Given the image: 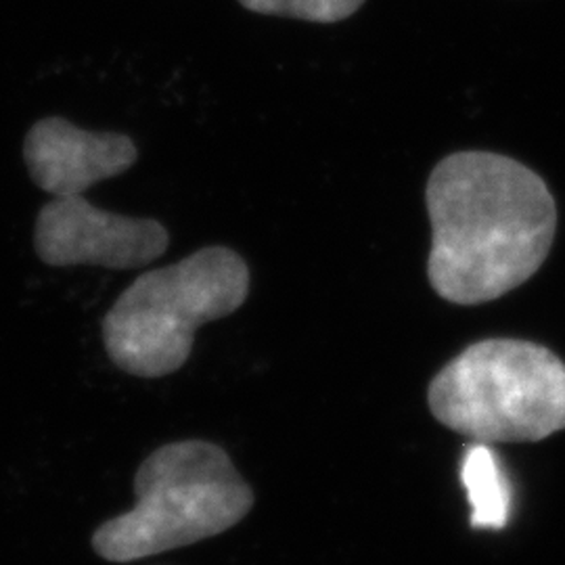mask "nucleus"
<instances>
[{
    "label": "nucleus",
    "instance_id": "obj_3",
    "mask_svg": "<svg viewBox=\"0 0 565 565\" xmlns=\"http://www.w3.org/2000/svg\"><path fill=\"white\" fill-rule=\"evenodd\" d=\"M137 503L99 525L93 548L105 562L130 564L195 545L239 524L254 490L223 446L179 440L153 450L135 476Z\"/></svg>",
    "mask_w": 565,
    "mask_h": 565
},
{
    "label": "nucleus",
    "instance_id": "obj_7",
    "mask_svg": "<svg viewBox=\"0 0 565 565\" xmlns=\"http://www.w3.org/2000/svg\"><path fill=\"white\" fill-rule=\"evenodd\" d=\"M463 484L473 507L471 525L499 530L509 518V486L494 461V455L484 445L469 450L463 465Z\"/></svg>",
    "mask_w": 565,
    "mask_h": 565
},
{
    "label": "nucleus",
    "instance_id": "obj_5",
    "mask_svg": "<svg viewBox=\"0 0 565 565\" xmlns=\"http://www.w3.org/2000/svg\"><path fill=\"white\" fill-rule=\"evenodd\" d=\"M168 245L170 233L162 223L103 210L84 195L53 198L34 224V249L55 268L137 270L163 256Z\"/></svg>",
    "mask_w": 565,
    "mask_h": 565
},
{
    "label": "nucleus",
    "instance_id": "obj_2",
    "mask_svg": "<svg viewBox=\"0 0 565 565\" xmlns=\"http://www.w3.org/2000/svg\"><path fill=\"white\" fill-rule=\"evenodd\" d=\"M247 296V263L231 247L207 245L142 273L121 291L103 317L105 352L128 375H172L189 361L195 331L237 312Z\"/></svg>",
    "mask_w": 565,
    "mask_h": 565
},
{
    "label": "nucleus",
    "instance_id": "obj_6",
    "mask_svg": "<svg viewBox=\"0 0 565 565\" xmlns=\"http://www.w3.org/2000/svg\"><path fill=\"white\" fill-rule=\"evenodd\" d=\"M139 160L135 141L120 132H90L65 118H42L23 141L30 179L51 198L84 195L93 184L116 179Z\"/></svg>",
    "mask_w": 565,
    "mask_h": 565
},
{
    "label": "nucleus",
    "instance_id": "obj_4",
    "mask_svg": "<svg viewBox=\"0 0 565 565\" xmlns=\"http://www.w3.org/2000/svg\"><path fill=\"white\" fill-rule=\"evenodd\" d=\"M427 406L478 445L541 443L565 429V363L536 342L471 343L434 375Z\"/></svg>",
    "mask_w": 565,
    "mask_h": 565
},
{
    "label": "nucleus",
    "instance_id": "obj_8",
    "mask_svg": "<svg viewBox=\"0 0 565 565\" xmlns=\"http://www.w3.org/2000/svg\"><path fill=\"white\" fill-rule=\"evenodd\" d=\"M243 9L312 23H335L352 18L364 0H239Z\"/></svg>",
    "mask_w": 565,
    "mask_h": 565
},
{
    "label": "nucleus",
    "instance_id": "obj_1",
    "mask_svg": "<svg viewBox=\"0 0 565 565\" xmlns=\"http://www.w3.org/2000/svg\"><path fill=\"white\" fill-rule=\"evenodd\" d=\"M427 279L457 306L494 302L530 281L557 233V205L525 163L490 151H457L429 174Z\"/></svg>",
    "mask_w": 565,
    "mask_h": 565
}]
</instances>
